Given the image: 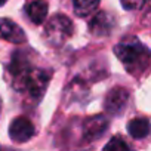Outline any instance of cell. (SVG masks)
Returning <instances> with one entry per match:
<instances>
[{"label": "cell", "instance_id": "cell-1", "mask_svg": "<svg viewBox=\"0 0 151 151\" xmlns=\"http://www.w3.org/2000/svg\"><path fill=\"white\" fill-rule=\"evenodd\" d=\"M9 71L14 76V88L18 92L25 93L33 101H39L43 96L50 77L46 70L31 67L27 58L15 53L9 65Z\"/></svg>", "mask_w": 151, "mask_h": 151}, {"label": "cell", "instance_id": "cell-2", "mask_svg": "<svg viewBox=\"0 0 151 151\" xmlns=\"http://www.w3.org/2000/svg\"><path fill=\"white\" fill-rule=\"evenodd\" d=\"M114 53L122 61V64L126 67V70H129L130 73H138L144 70L151 59L150 49L145 47L135 37L122 40L114 47Z\"/></svg>", "mask_w": 151, "mask_h": 151}, {"label": "cell", "instance_id": "cell-3", "mask_svg": "<svg viewBox=\"0 0 151 151\" xmlns=\"http://www.w3.org/2000/svg\"><path fill=\"white\" fill-rule=\"evenodd\" d=\"M73 22L68 17L55 15L50 18V21H47L45 27V36L52 46H61L73 34Z\"/></svg>", "mask_w": 151, "mask_h": 151}, {"label": "cell", "instance_id": "cell-4", "mask_svg": "<svg viewBox=\"0 0 151 151\" xmlns=\"http://www.w3.org/2000/svg\"><path fill=\"white\" fill-rule=\"evenodd\" d=\"M34 135V124L27 117H17L9 127V136L14 142H27Z\"/></svg>", "mask_w": 151, "mask_h": 151}, {"label": "cell", "instance_id": "cell-5", "mask_svg": "<svg viewBox=\"0 0 151 151\" xmlns=\"http://www.w3.org/2000/svg\"><path fill=\"white\" fill-rule=\"evenodd\" d=\"M108 124H110V122L104 116H95V117L85 120V123H83V138L86 141H96L98 138H101L105 133Z\"/></svg>", "mask_w": 151, "mask_h": 151}, {"label": "cell", "instance_id": "cell-6", "mask_svg": "<svg viewBox=\"0 0 151 151\" xmlns=\"http://www.w3.org/2000/svg\"><path fill=\"white\" fill-rule=\"evenodd\" d=\"M129 99V92L123 88H116L111 89L105 98V110L110 114H120Z\"/></svg>", "mask_w": 151, "mask_h": 151}, {"label": "cell", "instance_id": "cell-7", "mask_svg": "<svg viewBox=\"0 0 151 151\" xmlns=\"http://www.w3.org/2000/svg\"><path fill=\"white\" fill-rule=\"evenodd\" d=\"M0 39L19 45V43L25 42V34H24L22 28L18 24H15L14 21L6 19V18H0Z\"/></svg>", "mask_w": 151, "mask_h": 151}, {"label": "cell", "instance_id": "cell-8", "mask_svg": "<svg viewBox=\"0 0 151 151\" xmlns=\"http://www.w3.org/2000/svg\"><path fill=\"white\" fill-rule=\"evenodd\" d=\"M25 14L30 18L31 22L34 24H43V21L46 19L47 15V3L43 0H33L31 3H28L25 6Z\"/></svg>", "mask_w": 151, "mask_h": 151}, {"label": "cell", "instance_id": "cell-9", "mask_svg": "<svg viewBox=\"0 0 151 151\" xmlns=\"http://www.w3.org/2000/svg\"><path fill=\"white\" fill-rule=\"evenodd\" d=\"M111 27H113V18L108 15V14H98L92 22L89 24V30L96 34V36H102V34H108L111 31Z\"/></svg>", "mask_w": 151, "mask_h": 151}, {"label": "cell", "instance_id": "cell-10", "mask_svg": "<svg viewBox=\"0 0 151 151\" xmlns=\"http://www.w3.org/2000/svg\"><path fill=\"white\" fill-rule=\"evenodd\" d=\"M150 122L147 119H142V117H136L133 120L129 122L127 124V130L130 133V136L136 138V139H141V138H145L148 133H150Z\"/></svg>", "mask_w": 151, "mask_h": 151}, {"label": "cell", "instance_id": "cell-11", "mask_svg": "<svg viewBox=\"0 0 151 151\" xmlns=\"http://www.w3.org/2000/svg\"><path fill=\"white\" fill-rule=\"evenodd\" d=\"M99 5V0H73L74 12L77 17H86L92 14Z\"/></svg>", "mask_w": 151, "mask_h": 151}, {"label": "cell", "instance_id": "cell-12", "mask_svg": "<svg viewBox=\"0 0 151 151\" xmlns=\"http://www.w3.org/2000/svg\"><path fill=\"white\" fill-rule=\"evenodd\" d=\"M130 147L122 139V138H113L107 145H105V150H129Z\"/></svg>", "mask_w": 151, "mask_h": 151}, {"label": "cell", "instance_id": "cell-13", "mask_svg": "<svg viewBox=\"0 0 151 151\" xmlns=\"http://www.w3.org/2000/svg\"><path fill=\"white\" fill-rule=\"evenodd\" d=\"M122 5L124 9L127 11H136V9H141L145 3V0H120Z\"/></svg>", "mask_w": 151, "mask_h": 151}, {"label": "cell", "instance_id": "cell-14", "mask_svg": "<svg viewBox=\"0 0 151 151\" xmlns=\"http://www.w3.org/2000/svg\"><path fill=\"white\" fill-rule=\"evenodd\" d=\"M6 3V0H0V6H2V5H5Z\"/></svg>", "mask_w": 151, "mask_h": 151}, {"label": "cell", "instance_id": "cell-15", "mask_svg": "<svg viewBox=\"0 0 151 151\" xmlns=\"http://www.w3.org/2000/svg\"><path fill=\"white\" fill-rule=\"evenodd\" d=\"M0 108H2V104H0Z\"/></svg>", "mask_w": 151, "mask_h": 151}]
</instances>
